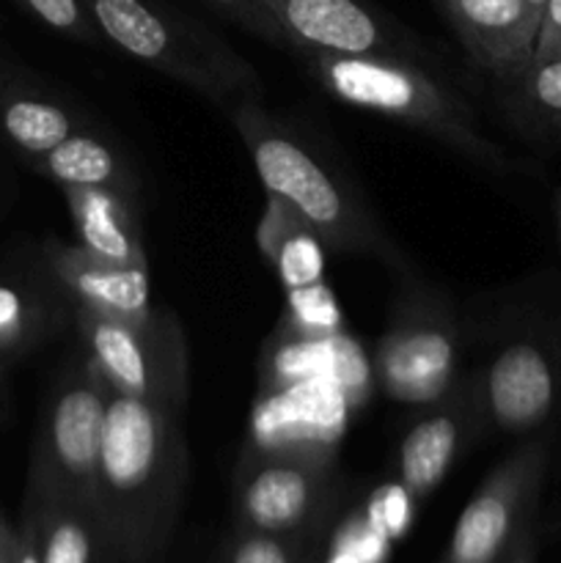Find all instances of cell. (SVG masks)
Returning a JSON list of instances; mask_svg holds the SVG:
<instances>
[{
    "label": "cell",
    "instance_id": "obj_1",
    "mask_svg": "<svg viewBox=\"0 0 561 563\" xmlns=\"http://www.w3.org/2000/svg\"><path fill=\"white\" fill-rule=\"evenodd\" d=\"M190 478L182 412L110 396L94 476V511L121 563H152L174 533Z\"/></svg>",
    "mask_w": 561,
    "mask_h": 563
},
{
    "label": "cell",
    "instance_id": "obj_2",
    "mask_svg": "<svg viewBox=\"0 0 561 563\" xmlns=\"http://www.w3.org/2000/svg\"><path fill=\"white\" fill-rule=\"evenodd\" d=\"M295 58L339 102L402 121L493 174L506 170V154L484 135L471 102L449 82L429 75L421 60L317 49L297 53Z\"/></svg>",
    "mask_w": 561,
    "mask_h": 563
},
{
    "label": "cell",
    "instance_id": "obj_3",
    "mask_svg": "<svg viewBox=\"0 0 561 563\" xmlns=\"http://www.w3.org/2000/svg\"><path fill=\"white\" fill-rule=\"evenodd\" d=\"M229 115L267 196L289 203L317 231L328 251L377 256L396 269L407 267L391 236L374 223L346 181L275 121L262 108V99L242 102Z\"/></svg>",
    "mask_w": 561,
    "mask_h": 563
},
{
    "label": "cell",
    "instance_id": "obj_4",
    "mask_svg": "<svg viewBox=\"0 0 561 563\" xmlns=\"http://www.w3.org/2000/svg\"><path fill=\"white\" fill-rule=\"evenodd\" d=\"M105 44L231 113L262 99L256 69L215 33L160 0H82Z\"/></svg>",
    "mask_w": 561,
    "mask_h": 563
},
{
    "label": "cell",
    "instance_id": "obj_5",
    "mask_svg": "<svg viewBox=\"0 0 561 563\" xmlns=\"http://www.w3.org/2000/svg\"><path fill=\"white\" fill-rule=\"evenodd\" d=\"M72 324L86 355L116 394L185 412L190 357L179 319L168 308L119 317L72 306Z\"/></svg>",
    "mask_w": 561,
    "mask_h": 563
},
{
    "label": "cell",
    "instance_id": "obj_6",
    "mask_svg": "<svg viewBox=\"0 0 561 563\" xmlns=\"http://www.w3.org/2000/svg\"><path fill=\"white\" fill-rule=\"evenodd\" d=\"M110 396L113 388L88 355L61 377L38 423L28 495L94 506V476Z\"/></svg>",
    "mask_w": 561,
    "mask_h": 563
},
{
    "label": "cell",
    "instance_id": "obj_7",
    "mask_svg": "<svg viewBox=\"0 0 561 563\" xmlns=\"http://www.w3.org/2000/svg\"><path fill=\"white\" fill-rule=\"evenodd\" d=\"M550 465V438L517 445L462 509L440 563H501L531 528Z\"/></svg>",
    "mask_w": 561,
    "mask_h": 563
},
{
    "label": "cell",
    "instance_id": "obj_8",
    "mask_svg": "<svg viewBox=\"0 0 561 563\" xmlns=\"http://www.w3.org/2000/svg\"><path fill=\"white\" fill-rule=\"evenodd\" d=\"M333 487L324 449H262L237 473V528L295 537L311 531Z\"/></svg>",
    "mask_w": 561,
    "mask_h": 563
},
{
    "label": "cell",
    "instance_id": "obj_9",
    "mask_svg": "<svg viewBox=\"0 0 561 563\" xmlns=\"http://www.w3.org/2000/svg\"><path fill=\"white\" fill-rule=\"evenodd\" d=\"M377 379L388 399L427 407L457 383L460 330L440 308L418 302L394 319L377 344Z\"/></svg>",
    "mask_w": 561,
    "mask_h": 563
},
{
    "label": "cell",
    "instance_id": "obj_10",
    "mask_svg": "<svg viewBox=\"0 0 561 563\" xmlns=\"http://www.w3.org/2000/svg\"><path fill=\"white\" fill-rule=\"evenodd\" d=\"M292 53L388 55L418 60L421 47L366 0H264Z\"/></svg>",
    "mask_w": 561,
    "mask_h": 563
},
{
    "label": "cell",
    "instance_id": "obj_11",
    "mask_svg": "<svg viewBox=\"0 0 561 563\" xmlns=\"http://www.w3.org/2000/svg\"><path fill=\"white\" fill-rule=\"evenodd\" d=\"M484 429L487 418L479 394V374H465L413 418L396 456L402 487L418 500L432 495Z\"/></svg>",
    "mask_w": 561,
    "mask_h": 563
},
{
    "label": "cell",
    "instance_id": "obj_12",
    "mask_svg": "<svg viewBox=\"0 0 561 563\" xmlns=\"http://www.w3.org/2000/svg\"><path fill=\"white\" fill-rule=\"evenodd\" d=\"M487 429L506 434L537 432L561 399V361L537 339L512 341L479 374Z\"/></svg>",
    "mask_w": 561,
    "mask_h": 563
},
{
    "label": "cell",
    "instance_id": "obj_13",
    "mask_svg": "<svg viewBox=\"0 0 561 563\" xmlns=\"http://www.w3.org/2000/svg\"><path fill=\"white\" fill-rule=\"evenodd\" d=\"M468 58L501 88L534 64L539 16L526 0H435Z\"/></svg>",
    "mask_w": 561,
    "mask_h": 563
},
{
    "label": "cell",
    "instance_id": "obj_14",
    "mask_svg": "<svg viewBox=\"0 0 561 563\" xmlns=\"http://www.w3.org/2000/svg\"><path fill=\"white\" fill-rule=\"evenodd\" d=\"M42 264L72 306L119 317H138L154 308L148 267H127L80 245H61L55 240L44 245Z\"/></svg>",
    "mask_w": 561,
    "mask_h": 563
},
{
    "label": "cell",
    "instance_id": "obj_15",
    "mask_svg": "<svg viewBox=\"0 0 561 563\" xmlns=\"http://www.w3.org/2000/svg\"><path fill=\"white\" fill-rule=\"evenodd\" d=\"M86 126V115L36 77L9 71L0 91V141L25 163L42 157Z\"/></svg>",
    "mask_w": 561,
    "mask_h": 563
},
{
    "label": "cell",
    "instance_id": "obj_16",
    "mask_svg": "<svg viewBox=\"0 0 561 563\" xmlns=\"http://www.w3.org/2000/svg\"><path fill=\"white\" fill-rule=\"evenodd\" d=\"M66 311H72L69 297L47 267L44 278L0 273V368L42 346L61 328Z\"/></svg>",
    "mask_w": 561,
    "mask_h": 563
},
{
    "label": "cell",
    "instance_id": "obj_17",
    "mask_svg": "<svg viewBox=\"0 0 561 563\" xmlns=\"http://www.w3.org/2000/svg\"><path fill=\"white\" fill-rule=\"evenodd\" d=\"M61 192L69 207L80 247L127 267H148L132 198L94 187H64Z\"/></svg>",
    "mask_w": 561,
    "mask_h": 563
},
{
    "label": "cell",
    "instance_id": "obj_18",
    "mask_svg": "<svg viewBox=\"0 0 561 563\" xmlns=\"http://www.w3.org/2000/svg\"><path fill=\"white\" fill-rule=\"evenodd\" d=\"M33 170L44 179L64 187H94V190H110L119 196L138 198V176L130 159L121 148L105 141L91 126H82L75 135L66 137L42 157L31 159Z\"/></svg>",
    "mask_w": 561,
    "mask_h": 563
},
{
    "label": "cell",
    "instance_id": "obj_19",
    "mask_svg": "<svg viewBox=\"0 0 561 563\" xmlns=\"http://www.w3.org/2000/svg\"><path fill=\"white\" fill-rule=\"evenodd\" d=\"M25 515L36 526L42 563H116L94 506L80 500L28 495Z\"/></svg>",
    "mask_w": 561,
    "mask_h": 563
},
{
    "label": "cell",
    "instance_id": "obj_20",
    "mask_svg": "<svg viewBox=\"0 0 561 563\" xmlns=\"http://www.w3.org/2000/svg\"><path fill=\"white\" fill-rule=\"evenodd\" d=\"M256 242L289 289H308L322 280V240L280 198L267 196V207L256 229Z\"/></svg>",
    "mask_w": 561,
    "mask_h": 563
},
{
    "label": "cell",
    "instance_id": "obj_21",
    "mask_svg": "<svg viewBox=\"0 0 561 563\" xmlns=\"http://www.w3.org/2000/svg\"><path fill=\"white\" fill-rule=\"evenodd\" d=\"M501 108L520 130L561 141V55L534 60L515 82L501 88Z\"/></svg>",
    "mask_w": 561,
    "mask_h": 563
},
{
    "label": "cell",
    "instance_id": "obj_22",
    "mask_svg": "<svg viewBox=\"0 0 561 563\" xmlns=\"http://www.w3.org/2000/svg\"><path fill=\"white\" fill-rule=\"evenodd\" d=\"M38 25L86 47H102L105 38L94 25L82 0H14Z\"/></svg>",
    "mask_w": 561,
    "mask_h": 563
},
{
    "label": "cell",
    "instance_id": "obj_23",
    "mask_svg": "<svg viewBox=\"0 0 561 563\" xmlns=\"http://www.w3.org/2000/svg\"><path fill=\"white\" fill-rule=\"evenodd\" d=\"M306 533L275 537V533L237 528V537L231 539L229 553H226V563H302V537Z\"/></svg>",
    "mask_w": 561,
    "mask_h": 563
},
{
    "label": "cell",
    "instance_id": "obj_24",
    "mask_svg": "<svg viewBox=\"0 0 561 563\" xmlns=\"http://www.w3.org/2000/svg\"><path fill=\"white\" fill-rule=\"evenodd\" d=\"M204 3H207L209 9L220 11L226 20L240 25L242 31L253 33V36L273 44V47H284L292 53L289 38L280 31L278 22L273 20V14H270V9L264 5V0H204Z\"/></svg>",
    "mask_w": 561,
    "mask_h": 563
},
{
    "label": "cell",
    "instance_id": "obj_25",
    "mask_svg": "<svg viewBox=\"0 0 561 563\" xmlns=\"http://www.w3.org/2000/svg\"><path fill=\"white\" fill-rule=\"evenodd\" d=\"M553 55H561V0H548L544 3L534 60L553 58Z\"/></svg>",
    "mask_w": 561,
    "mask_h": 563
},
{
    "label": "cell",
    "instance_id": "obj_26",
    "mask_svg": "<svg viewBox=\"0 0 561 563\" xmlns=\"http://www.w3.org/2000/svg\"><path fill=\"white\" fill-rule=\"evenodd\" d=\"M14 563H42V553H38V539H36V526L28 515H22V526L16 531V550H14Z\"/></svg>",
    "mask_w": 561,
    "mask_h": 563
},
{
    "label": "cell",
    "instance_id": "obj_27",
    "mask_svg": "<svg viewBox=\"0 0 561 563\" xmlns=\"http://www.w3.org/2000/svg\"><path fill=\"white\" fill-rule=\"evenodd\" d=\"M537 537H534V528H528L526 537L515 544V550H512L501 563H537Z\"/></svg>",
    "mask_w": 561,
    "mask_h": 563
},
{
    "label": "cell",
    "instance_id": "obj_28",
    "mask_svg": "<svg viewBox=\"0 0 561 563\" xmlns=\"http://www.w3.org/2000/svg\"><path fill=\"white\" fill-rule=\"evenodd\" d=\"M14 550H16V531L9 528V522L0 515V563H14Z\"/></svg>",
    "mask_w": 561,
    "mask_h": 563
},
{
    "label": "cell",
    "instance_id": "obj_29",
    "mask_svg": "<svg viewBox=\"0 0 561 563\" xmlns=\"http://www.w3.org/2000/svg\"><path fill=\"white\" fill-rule=\"evenodd\" d=\"M528 5H531V11L534 14L539 16V20H542V9H544V3H548V0H526Z\"/></svg>",
    "mask_w": 561,
    "mask_h": 563
},
{
    "label": "cell",
    "instance_id": "obj_30",
    "mask_svg": "<svg viewBox=\"0 0 561 563\" xmlns=\"http://www.w3.org/2000/svg\"><path fill=\"white\" fill-rule=\"evenodd\" d=\"M9 66H3L0 64V91H3V86H6V80H9Z\"/></svg>",
    "mask_w": 561,
    "mask_h": 563
}]
</instances>
